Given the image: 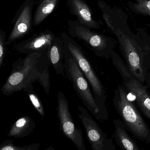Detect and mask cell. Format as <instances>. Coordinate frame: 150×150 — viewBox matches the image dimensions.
Instances as JSON below:
<instances>
[{
    "label": "cell",
    "mask_w": 150,
    "mask_h": 150,
    "mask_svg": "<svg viewBox=\"0 0 150 150\" xmlns=\"http://www.w3.org/2000/svg\"><path fill=\"white\" fill-rule=\"evenodd\" d=\"M52 65L48 51L27 54L20 57L12 64V70L1 91L4 95L10 96L30 83L38 82L48 94L50 88V67Z\"/></svg>",
    "instance_id": "cell-2"
},
{
    "label": "cell",
    "mask_w": 150,
    "mask_h": 150,
    "mask_svg": "<svg viewBox=\"0 0 150 150\" xmlns=\"http://www.w3.org/2000/svg\"><path fill=\"white\" fill-rule=\"evenodd\" d=\"M6 31L0 29V68L4 63L6 53V45H7V41H6Z\"/></svg>",
    "instance_id": "cell-19"
},
{
    "label": "cell",
    "mask_w": 150,
    "mask_h": 150,
    "mask_svg": "<svg viewBox=\"0 0 150 150\" xmlns=\"http://www.w3.org/2000/svg\"><path fill=\"white\" fill-rule=\"evenodd\" d=\"M57 98V113L61 132L65 137L72 142L78 150H86L82 130L75 125L64 94L59 92Z\"/></svg>",
    "instance_id": "cell-8"
},
{
    "label": "cell",
    "mask_w": 150,
    "mask_h": 150,
    "mask_svg": "<svg viewBox=\"0 0 150 150\" xmlns=\"http://www.w3.org/2000/svg\"><path fill=\"white\" fill-rule=\"evenodd\" d=\"M65 46L68 49L89 82L90 87L99 106L108 112L106 106V92L104 86L94 69L92 64L86 57L82 48L71 36L65 32L61 35Z\"/></svg>",
    "instance_id": "cell-5"
},
{
    "label": "cell",
    "mask_w": 150,
    "mask_h": 150,
    "mask_svg": "<svg viewBox=\"0 0 150 150\" xmlns=\"http://www.w3.org/2000/svg\"><path fill=\"white\" fill-rule=\"evenodd\" d=\"M68 25L69 35L71 37L85 42L97 57L106 59L110 58L117 44L115 39L92 31L78 20L69 21Z\"/></svg>",
    "instance_id": "cell-7"
},
{
    "label": "cell",
    "mask_w": 150,
    "mask_h": 150,
    "mask_svg": "<svg viewBox=\"0 0 150 150\" xmlns=\"http://www.w3.org/2000/svg\"><path fill=\"white\" fill-rule=\"evenodd\" d=\"M64 45L61 38L56 36L48 50V56L56 73L65 76Z\"/></svg>",
    "instance_id": "cell-13"
},
{
    "label": "cell",
    "mask_w": 150,
    "mask_h": 150,
    "mask_svg": "<svg viewBox=\"0 0 150 150\" xmlns=\"http://www.w3.org/2000/svg\"><path fill=\"white\" fill-rule=\"evenodd\" d=\"M129 1V8L135 13L144 16H150V0H135Z\"/></svg>",
    "instance_id": "cell-18"
},
{
    "label": "cell",
    "mask_w": 150,
    "mask_h": 150,
    "mask_svg": "<svg viewBox=\"0 0 150 150\" xmlns=\"http://www.w3.org/2000/svg\"><path fill=\"white\" fill-rule=\"evenodd\" d=\"M35 0H25L13 17V28L7 40V45L24 37L31 31L33 26L32 16Z\"/></svg>",
    "instance_id": "cell-10"
},
{
    "label": "cell",
    "mask_w": 150,
    "mask_h": 150,
    "mask_svg": "<svg viewBox=\"0 0 150 150\" xmlns=\"http://www.w3.org/2000/svg\"><path fill=\"white\" fill-rule=\"evenodd\" d=\"M13 139H6L0 145V150H24V146H16Z\"/></svg>",
    "instance_id": "cell-20"
},
{
    "label": "cell",
    "mask_w": 150,
    "mask_h": 150,
    "mask_svg": "<svg viewBox=\"0 0 150 150\" xmlns=\"http://www.w3.org/2000/svg\"><path fill=\"white\" fill-rule=\"evenodd\" d=\"M23 90L27 93L31 103L37 111L42 117H45V112L43 105L39 97L34 92L33 83H30L28 84L23 88Z\"/></svg>",
    "instance_id": "cell-17"
},
{
    "label": "cell",
    "mask_w": 150,
    "mask_h": 150,
    "mask_svg": "<svg viewBox=\"0 0 150 150\" xmlns=\"http://www.w3.org/2000/svg\"><path fill=\"white\" fill-rule=\"evenodd\" d=\"M97 5L107 27L116 37L124 60L132 74L150 88V35L139 28L134 33L128 23L127 14L103 0Z\"/></svg>",
    "instance_id": "cell-1"
},
{
    "label": "cell",
    "mask_w": 150,
    "mask_h": 150,
    "mask_svg": "<svg viewBox=\"0 0 150 150\" xmlns=\"http://www.w3.org/2000/svg\"><path fill=\"white\" fill-rule=\"evenodd\" d=\"M79 116L86 131L87 138L94 150H115V145L112 139L108 137L97 122L81 105L78 106Z\"/></svg>",
    "instance_id": "cell-9"
},
{
    "label": "cell",
    "mask_w": 150,
    "mask_h": 150,
    "mask_svg": "<svg viewBox=\"0 0 150 150\" xmlns=\"http://www.w3.org/2000/svg\"><path fill=\"white\" fill-rule=\"evenodd\" d=\"M123 85L114 91L113 102L126 129L139 140L150 144V129L133 103L128 98Z\"/></svg>",
    "instance_id": "cell-4"
},
{
    "label": "cell",
    "mask_w": 150,
    "mask_h": 150,
    "mask_svg": "<svg viewBox=\"0 0 150 150\" xmlns=\"http://www.w3.org/2000/svg\"><path fill=\"white\" fill-rule=\"evenodd\" d=\"M35 127V122L31 117L23 116L12 125L8 136L16 138L25 137L30 135Z\"/></svg>",
    "instance_id": "cell-15"
},
{
    "label": "cell",
    "mask_w": 150,
    "mask_h": 150,
    "mask_svg": "<svg viewBox=\"0 0 150 150\" xmlns=\"http://www.w3.org/2000/svg\"><path fill=\"white\" fill-rule=\"evenodd\" d=\"M67 4L71 14L82 24L90 29L101 28L100 23L93 19L90 7L84 0H67Z\"/></svg>",
    "instance_id": "cell-12"
},
{
    "label": "cell",
    "mask_w": 150,
    "mask_h": 150,
    "mask_svg": "<svg viewBox=\"0 0 150 150\" xmlns=\"http://www.w3.org/2000/svg\"><path fill=\"white\" fill-rule=\"evenodd\" d=\"M146 26L149 28V29L150 30V23H147V24H146Z\"/></svg>",
    "instance_id": "cell-22"
},
{
    "label": "cell",
    "mask_w": 150,
    "mask_h": 150,
    "mask_svg": "<svg viewBox=\"0 0 150 150\" xmlns=\"http://www.w3.org/2000/svg\"><path fill=\"white\" fill-rule=\"evenodd\" d=\"M58 2L59 0H42L33 16V26L41 24L54 11Z\"/></svg>",
    "instance_id": "cell-16"
},
{
    "label": "cell",
    "mask_w": 150,
    "mask_h": 150,
    "mask_svg": "<svg viewBox=\"0 0 150 150\" xmlns=\"http://www.w3.org/2000/svg\"><path fill=\"white\" fill-rule=\"evenodd\" d=\"M113 124L115 129L114 138L117 144L121 149L140 150L139 146L127 133V129L122 121L120 119H114Z\"/></svg>",
    "instance_id": "cell-14"
},
{
    "label": "cell",
    "mask_w": 150,
    "mask_h": 150,
    "mask_svg": "<svg viewBox=\"0 0 150 150\" xmlns=\"http://www.w3.org/2000/svg\"><path fill=\"white\" fill-rule=\"evenodd\" d=\"M46 150H54V148H53V147H52V146H50V147H49V148H47V149H46Z\"/></svg>",
    "instance_id": "cell-21"
},
{
    "label": "cell",
    "mask_w": 150,
    "mask_h": 150,
    "mask_svg": "<svg viewBox=\"0 0 150 150\" xmlns=\"http://www.w3.org/2000/svg\"><path fill=\"white\" fill-rule=\"evenodd\" d=\"M133 1H135V0H133Z\"/></svg>",
    "instance_id": "cell-23"
},
{
    "label": "cell",
    "mask_w": 150,
    "mask_h": 150,
    "mask_svg": "<svg viewBox=\"0 0 150 150\" xmlns=\"http://www.w3.org/2000/svg\"><path fill=\"white\" fill-rule=\"evenodd\" d=\"M110 58L123 81V85L135 97L137 106L150 121V93L147 86L137 79L129 70L124 60L115 50Z\"/></svg>",
    "instance_id": "cell-6"
},
{
    "label": "cell",
    "mask_w": 150,
    "mask_h": 150,
    "mask_svg": "<svg viewBox=\"0 0 150 150\" xmlns=\"http://www.w3.org/2000/svg\"><path fill=\"white\" fill-rule=\"evenodd\" d=\"M56 37L52 31L45 30L17 44L14 50L24 54L47 51Z\"/></svg>",
    "instance_id": "cell-11"
},
{
    "label": "cell",
    "mask_w": 150,
    "mask_h": 150,
    "mask_svg": "<svg viewBox=\"0 0 150 150\" xmlns=\"http://www.w3.org/2000/svg\"><path fill=\"white\" fill-rule=\"evenodd\" d=\"M65 72L79 98L94 117L99 121L108 119V112L99 106L91 91L88 81L80 68L77 60L68 49L64 48Z\"/></svg>",
    "instance_id": "cell-3"
}]
</instances>
